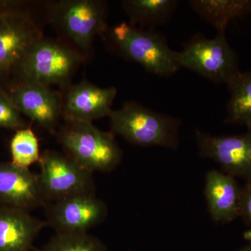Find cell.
Instances as JSON below:
<instances>
[{
	"label": "cell",
	"mask_w": 251,
	"mask_h": 251,
	"mask_svg": "<svg viewBox=\"0 0 251 251\" xmlns=\"http://www.w3.org/2000/svg\"><path fill=\"white\" fill-rule=\"evenodd\" d=\"M11 162L15 166L29 169L40 161L39 142L34 130L25 126L16 130L10 143Z\"/></svg>",
	"instance_id": "19"
},
{
	"label": "cell",
	"mask_w": 251,
	"mask_h": 251,
	"mask_svg": "<svg viewBox=\"0 0 251 251\" xmlns=\"http://www.w3.org/2000/svg\"><path fill=\"white\" fill-rule=\"evenodd\" d=\"M22 115L48 130L56 133L62 117V94L49 86L17 82L7 91Z\"/></svg>",
	"instance_id": "12"
},
{
	"label": "cell",
	"mask_w": 251,
	"mask_h": 251,
	"mask_svg": "<svg viewBox=\"0 0 251 251\" xmlns=\"http://www.w3.org/2000/svg\"><path fill=\"white\" fill-rule=\"evenodd\" d=\"M199 155L219 163L226 174L251 179V130L242 134L212 135L196 130Z\"/></svg>",
	"instance_id": "9"
},
{
	"label": "cell",
	"mask_w": 251,
	"mask_h": 251,
	"mask_svg": "<svg viewBox=\"0 0 251 251\" xmlns=\"http://www.w3.org/2000/svg\"><path fill=\"white\" fill-rule=\"evenodd\" d=\"M43 36L30 15L19 8L0 14V80L14 72L31 44Z\"/></svg>",
	"instance_id": "10"
},
{
	"label": "cell",
	"mask_w": 251,
	"mask_h": 251,
	"mask_svg": "<svg viewBox=\"0 0 251 251\" xmlns=\"http://www.w3.org/2000/svg\"><path fill=\"white\" fill-rule=\"evenodd\" d=\"M62 117L65 121L92 122L109 116L116 87H100L83 80L62 88Z\"/></svg>",
	"instance_id": "11"
},
{
	"label": "cell",
	"mask_w": 251,
	"mask_h": 251,
	"mask_svg": "<svg viewBox=\"0 0 251 251\" xmlns=\"http://www.w3.org/2000/svg\"><path fill=\"white\" fill-rule=\"evenodd\" d=\"M115 136L92 122L65 121L57 132L65 154L92 174L113 171L120 164L122 151Z\"/></svg>",
	"instance_id": "5"
},
{
	"label": "cell",
	"mask_w": 251,
	"mask_h": 251,
	"mask_svg": "<svg viewBox=\"0 0 251 251\" xmlns=\"http://www.w3.org/2000/svg\"><path fill=\"white\" fill-rule=\"evenodd\" d=\"M236 251H251V242H249L247 245L244 246Z\"/></svg>",
	"instance_id": "24"
},
{
	"label": "cell",
	"mask_w": 251,
	"mask_h": 251,
	"mask_svg": "<svg viewBox=\"0 0 251 251\" xmlns=\"http://www.w3.org/2000/svg\"><path fill=\"white\" fill-rule=\"evenodd\" d=\"M239 216L249 227L245 233L246 239L251 242V179L247 181L242 187L240 202H239Z\"/></svg>",
	"instance_id": "22"
},
{
	"label": "cell",
	"mask_w": 251,
	"mask_h": 251,
	"mask_svg": "<svg viewBox=\"0 0 251 251\" xmlns=\"http://www.w3.org/2000/svg\"><path fill=\"white\" fill-rule=\"evenodd\" d=\"M177 0H125L122 8L130 24L143 29H155L163 25L177 9Z\"/></svg>",
	"instance_id": "16"
},
{
	"label": "cell",
	"mask_w": 251,
	"mask_h": 251,
	"mask_svg": "<svg viewBox=\"0 0 251 251\" xmlns=\"http://www.w3.org/2000/svg\"><path fill=\"white\" fill-rule=\"evenodd\" d=\"M46 225L29 211L0 206V251H30Z\"/></svg>",
	"instance_id": "15"
},
{
	"label": "cell",
	"mask_w": 251,
	"mask_h": 251,
	"mask_svg": "<svg viewBox=\"0 0 251 251\" xmlns=\"http://www.w3.org/2000/svg\"><path fill=\"white\" fill-rule=\"evenodd\" d=\"M241 191L233 176L215 170L206 173L204 194L214 222L228 224L239 217Z\"/></svg>",
	"instance_id": "14"
},
{
	"label": "cell",
	"mask_w": 251,
	"mask_h": 251,
	"mask_svg": "<svg viewBox=\"0 0 251 251\" xmlns=\"http://www.w3.org/2000/svg\"><path fill=\"white\" fill-rule=\"evenodd\" d=\"M41 251H108L103 243L88 233L56 234Z\"/></svg>",
	"instance_id": "20"
},
{
	"label": "cell",
	"mask_w": 251,
	"mask_h": 251,
	"mask_svg": "<svg viewBox=\"0 0 251 251\" xmlns=\"http://www.w3.org/2000/svg\"><path fill=\"white\" fill-rule=\"evenodd\" d=\"M21 4V3L20 1L0 0V14L4 11H9V10L18 9Z\"/></svg>",
	"instance_id": "23"
},
{
	"label": "cell",
	"mask_w": 251,
	"mask_h": 251,
	"mask_svg": "<svg viewBox=\"0 0 251 251\" xmlns=\"http://www.w3.org/2000/svg\"><path fill=\"white\" fill-rule=\"evenodd\" d=\"M188 4L217 32H226L229 23L251 14V0H191Z\"/></svg>",
	"instance_id": "17"
},
{
	"label": "cell",
	"mask_w": 251,
	"mask_h": 251,
	"mask_svg": "<svg viewBox=\"0 0 251 251\" xmlns=\"http://www.w3.org/2000/svg\"><path fill=\"white\" fill-rule=\"evenodd\" d=\"M108 215L105 203L94 193H85L52 202L47 210V223L56 234L87 233Z\"/></svg>",
	"instance_id": "8"
},
{
	"label": "cell",
	"mask_w": 251,
	"mask_h": 251,
	"mask_svg": "<svg viewBox=\"0 0 251 251\" xmlns=\"http://www.w3.org/2000/svg\"><path fill=\"white\" fill-rule=\"evenodd\" d=\"M104 36L117 53L138 63L150 74L170 77L181 69L179 52L172 49L165 36L155 29L123 22L108 29Z\"/></svg>",
	"instance_id": "1"
},
{
	"label": "cell",
	"mask_w": 251,
	"mask_h": 251,
	"mask_svg": "<svg viewBox=\"0 0 251 251\" xmlns=\"http://www.w3.org/2000/svg\"><path fill=\"white\" fill-rule=\"evenodd\" d=\"M25 126L22 113L7 91L0 86V128L17 130Z\"/></svg>",
	"instance_id": "21"
},
{
	"label": "cell",
	"mask_w": 251,
	"mask_h": 251,
	"mask_svg": "<svg viewBox=\"0 0 251 251\" xmlns=\"http://www.w3.org/2000/svg\"><path fill=\"white\" fill-rule=\"evenodd\" d=\"M227 86L229 99L225 123L243 126L251 130V70L241 71Z\"/></svg>",
	"instance_id": "18"
},
{
	"label": "cell",
	"mask_w": 251,
	"mask_h": 251,
	"mask_svg": "<svg viewBox=\"0 0 251 251\" xmlns=\"http://www.w3.org/2000/svg\"><path fill=\"white\" fill-rule=\"evenodd\" d=\"M46 204L38 175L11 162L0 163V205L29 211Z\"/></svg>",
	"instance_id": "13"
},
{
	"label": "cell",
	"mask_w": 251,
	"mask_h": 251,
	"mask_svg": "<svg viewBox=\"0 0 251 251\" xmlns=\"http://www.w3.org/2000/svg\"><path fill=\"white\" fill-rule=\"evenodd\" d=\"M110 132L133 145L176 150L181 120L155 112L134 100L125 102L109 115Z\"/></svg>",
	"instance_id": "2"
},
{
	"label": "cell",
	"mask_w": 251,
	"mask_h": 251,
	"mask_svg": "<svg viewBox=\"0 0 251 251\" xmlns=\"http://www.w3.org/2000/svg\"><path fill=\"white\" fill-rule=\"evenodd\" d=\"M179 62L181 68L215 83L227 85L241 72L237 52L224 31H219L213 39L201 33L195 34L179 51Z\"/></svg>",
	"instance_id": "6"
},
{
	"label": "cell",
	"mask_w": 251,
	"mask_h": 251,
	"mask_svg": "<svg viewBox=\"0 0 251 251\" xmlns=\"http://www.w3.org/2000/svg\"><path fill=\"white\" fill-rule=\"evenodd\" d=\"M39 183L48 204L76 195L94 193L92 173L85 171L70 157L46 150L41 153Z\"/></svg>",
	"instance_id": "7"
},
{
	"label": "cell",
	"mask_w": 251,
	"mask_h": 251,
	"mask_svg": "<svg viewBox=\"0 0 251 251\" xmlns=\"http://www.w3.org/2000/svg\"><path fill=\"white\" fill-rule=\"evenodd\" d=\"M108 3L101 0H60L49 3L48 17L67 44L87 58L96 36L108 27Z\"/></svg>",
	"instance_id": "4"
},
{
	"label": "cell",
	"mask_w": 251,
	"mask_h": 251,
	"mask_svg": "<svg viewBox=\"0 0 251 251\" xmlns=\"http://www.w3.org/2000/svg\"><path fill=\"white\" fill-rule=\"evenodd\" d=\"M85 57L62 41L43 36L27 49L14 72L21 82L60 86L72 83Z\"/></svg>",
	"instance_id": "3"
}]
</instances>
